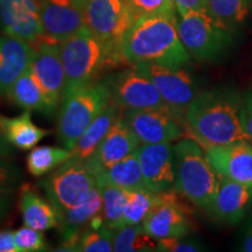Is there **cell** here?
<instances>
[{
    "mask_svg": "<svg viewBox=\"0 0 252 252\" xmlns=\"http://www.w3.org/2000/svg\"><path fill=\"white\" fill-rule=\"evenodd\" d=\"M157 197L158 194L149 190L147 188L128 190L124 217H123V225L141 224L152 210Z\"/></svg>",
    "mask_w": 252,
    "mask_h": 252,
    "instance_id": "cell-31",
    "label": "cell"
},
{
    "mask_svg": "<svg viewBox=\"0 0 252 252\" xmlns=\"http://www.w3.org/2000/svg\"><path fill=\"white\" fill-rule=\"evenodd\" d=\"M251 0H206L207 13L230 30L247 19Z\"/></svg>",
    "mask_w": 252,
    "mask_h": 252,
    "instance_id": "cell-29",
    "label": "cell"
},
{
    "mask_svg": "<svg viewBox=\"0 0 252 252\" xmlns=\"http://www.w3.org/2000/svg\"><path fill=\"white\" fill-rule=\"evenodd\" d=\"M127 1L137 18L145 15L176 13L173 0H127Z\"/></svg>",
    "mask_w": 252,
    "mask_h": 252,
    "instance_id": "cell-34",
    "label": "cell"
},
{
    "mask_svg": "<svg viewBox=\"0 0 252 252\" xmlns=\"http://www.w3.org/2000/svg\"><path fill=\"white\" fill-rule=\"evenodd\" d=\"M201 250V244L193 238H188L187 236L160 239L157 245V251L161 252H197Z\"/></svg>",
    "mask_w": 252,
    "mask_h": 252,
    "instance_id": "cell-36",
    "label": "cell"
},
{
    "mask_svg": "<svg viewBox=\"0 0 252 252\" xmlns=\"http://www.w3.org/2000/svg\"><path fill=\"white\" fill-rule=\"evenodd\" d=\"M83 11L86 26L124 60L123 39L137 19L127 0H88Z\"/></svg>",
    "mask_w": 252,
    "mask_h": 252,
    "instance_id": "cell-8",
    "label": "cell"
},
{
    "mask_svg": "<svg viewBox=\"0 0 252 252\" xmlns=\"http://www.w3.org/2000/svg\"><path fill=\"white\" fill-rule=\"evenodd\" d=\"M176 194L173 189L158 194L152 210L141 223L145 231L157 241L188 236L193 231L189 210Z\"/></svg>",
    "mask_w": 252,
    "mask_h": 252,
    "instance_id": "cell-13",
    "label": "cell"
},
{
    "mask_svg": "<svg viewBox=\"0 0 252 252\" xmlns=\"http://www.w3.org/2000/svg\"><path fill=\"white\" fill-rule=\"evenodd\" d=\"M59 49L65 74L64 94L99 81L105 71L126 64L87 26L59 43Z\"/></svg>",
    "mask_w": 252,
    "mask_h": 252,
    "instance_id": "cell-3",
    "label": "cell"
},
{
    "mask_svg": "<svg viewBox=\"0 0 252 252\" xmlns=\"http://www.w3.org/2000/svg\"><path fill=\"white\" fill-rule=\"evenodd\" d=\"M178 31L190 58L201 62L215 61L232 42V30L207 12L178 15Z\"/></svg>",
    "mask_w": 252,
    "mask_h": 252,
    "instance_id": "cell-6",
    "label": "cell"
},
{
    "mask_svg": "<svg viewBox=\"0 0 252 252\" xmlns=\"http://www.w3.org/2000/svg\"><path fill=\"white\" fill-rule=\"evenodd\" d=\"M123 117L140 144L173 143L187 133V127L168 106L146 110H125Z\"/></svg>",
    "mask_w": 252,
    "mask_h": 252,
    "instance_id": "cell-11",
    "label": "cell"
},
{
    "mask_svg": "<svg viewBox=\"0 0 252 252\" xmlns=\"http://www.w3.org/2000/svg\"><path fill=\"white\" fill-rule=\"evenodd\" d=\"M135 67L153 82L166 105L186 124V111L198 90L196 81L185 65L172 67L158 63H143Z\"/></svg>",
    "mask_w": 252,
    "mask_h": 252,
    "instance_id": "cell-10",
    "label": "cell"
},
{
    "mask_svg": "<svg viewBox=\"0 0 252 252\" xmlns=\"http://www.w3.org/2000/svg\"><path fill=\"white\" fill-rule=\"evenodd\" d=\"M96 185V178L86 161L76 158H70L40 181L47 198L59 213L67 212L83 202Z\"/></svg>",
    "mask_w": 252,
    "mask_h": 252,
    "instance_id": "cell-7",
    "label": "cell"
},
{
    "mask_svg": "<svg viewBox=\"0 0 252 252\" xmlns=\"http://www.w3.org/2000/svg\"><path fill=\"white\" fill-rule=\"evenodd\" d=\"M242 104L220 90L201 91L186 111L187 133L202 147L249 140L242 125Z\"/></svg>",
    "mask_w": 252,
    "mask_h": 252,
    "instance_id": "cell-2",
    "label": "cell"
},
{
    "mask_svg": "<svg viewBox=\"0 0 252 252\" xmlns=\"http://www.w3.org/2000/svg\"><path fill=\"white\" fill-rule=\"evenodd\" d=\"M103 197L98 186H94L83 202L67 212L60 213V232L62 244L59 251H77L78 239L91 220L102 212Z\"/></svg>",
    "mask_w": 252,
    "mask_h": 252,
    "instance_id": "cell-19",
    "label": "cell"
},
{
    "mask_svg": "<svg viewBox=\"0 0 252 252\" xmlns=\"http://www.w3.org/2000/svg\"><path fill=\"white\" fill-rule=\"evenodd\" d=\"M13 153V146L8 143L0 128V158H11Z\"/></svg>",
    "mask_w": 252,
    "mask_h": 252,
    "instance_id": "cell-41",
    "label": "cell"
},
{
    "mask_svg": "<svg viewBox=\"0 0 252 252\" xmlns=\"http://www.w3.org/2000/svg\"><path fill=\"white\" fill-rule=\"evenodd\" d=\"M12 207V194L0 193V222L8 215Z\"/></svg>",
    "mask_w": 252,
    "mask_h": 252,
    "instance_id": "cell-40",
    "label": "cell"
},
{
    "mask_svg": "<svg viewBox=\"0 0 252 252\" xmlns=\"http://www.w3.org/2000/svg\"><path fill=\"white\" fill-rule=\"evenodd\" d=\"M140 145L137 135L121 115L113 123L93 156L86 160V163L91 173L96 175L102 169L135 152Z\"/></svg>",
    "mask_w": 252,
    "mask_h": 252,
    "instance_id": "cell-17",
    "label": "cell"
},
{
    "mask_svg": "<svg viewBox=\"0 0 252 252\" xmlns=\"http://www.w3.org/2000/svg\"><path fill=\"white\" fill-rule=\"evenodd\" d=\"M176 179L173 190L195 206L207 209L217 193L220 175L206 151L193 138H181L174 145Z\"/></svg>",
    "mask_w": 252,
    "mask_h": 252,
    "instance_id": "cell-4",
    "label": "cell"
},
{
    "mask_svg": "<svg viewBox=\"0 0 252 252\" xmlns=\"http://www.w3.org/2000/svg\"><path fill=\"white\" fill-rule=\"evenodd\" d=\"M21 184L23 173L20 168L9 158H0V193L12 194Z\"/></svg>",
    "mask_w": 252,
    "mask_h": 252,
    "instance_id": "cell-35",
    "label": "cell"
},
{
    "mask_svg": "<svg viewBox=\"0 0 252 252\" xmlns=\"http://www.w3.org/2000/svg\"><path fill=\"white\" fill-rule=\"evenodd\" d=\"M43 37L61 43L86 26L84 11L74 0H40Z\"/></svg>",
    "mask_w": 252,
    "mask_h": 252,
    "instance_id": "cell-16",
    "label": "cell"
},
{
    "mask_svg": "<svg viewBox=\"0 0 252 252\" xmlns=\"http://www.w3.org/2000/svg\"><path fill=\"white\" fill-rule=\"evenodd\" d=\"M33 46L15 37L0 34V97L31 65Z\"/></svg>",
    "mask_w": 252,
    "mask_h": 252,
    "instance_id": "cell-21",
    "label": "cell"
},
{
    "mask_svg": "<svg viewBox=\"0 0 252 252\" xmlns=\"http://www.w3.org/2000/svg\"><path fill=\"white\" fill-rule=\"evenodd\" d=\"M71 158V150L64 147L35 146L27 156V169L31 175L40 178L54 171Z\"/></svg>",
    "mask_w": 252,
    "mask_h": 252,
    "instance_id": "cell-27",
    "label": "cell"
},
{
    "mask_svg": "<svg viewBox=\"0 0 252 252\" xmlns=\"http://www.w3.org/2000/svg\"><path fill=\"white\" fill-rule=\"evenodd\" d=\"M122 110L118 108L117 104L110 100L108 105L104 108L99 115L94 119V122L88 126V128L83 132L80 139L71 149V158L83 160L93 156L97 147L99 146L100 141L108 133L116 119L122 115Z\"/></svg>",
    "mask_w": 252,
    "mask_h": 252,
    "instance_id": "cell-24",
    "label": "cell"
},
{
    "mask_svg": "<svg viewBox=\"0 0 252 252\" xmlns=\"http://www.w3.org/2000/svg\"><path fill=\"white\" fill-rule=\"evenodd\" d=\"M75 2H76V4L80 6V7H82L84 9V6H86V4H87V1L88 0H74Z\"/></svg>",
    "mask_w": 252,
    "mask_h": 252,
    "instance_id": "cell-43",
    "label": "cell"
},
{
    "mask_svg": "<svg viewBox=\"0 0 252 252\" xmlns=\"http://www.w3.org/2000/svg\"><path fill=\"white\" fill-rule=\"evenodd\" d=\"M158 241L145 231L143 225H123L113 231V251H157Z\"/></svg>",
    "mask_w": 252,
    "mask_h": 252,
    "instance_id": "cell-28",
    "label": "cell"
},
{
    "mask_svg": "<svg viewBox=\"0 0 252 252\" xmlns=\"http://www.w3.org/2000/svg\"><path fill=\"white\" fill-rule=\"evenodd\" d=\"M6 98L19 108L28 111H39L49 117V109L45 93L31 65L12 84L6 94Z\"/></svg>",
    "mask_w": 252,
    "mask_h": 252,
    "instance_id": "cell-25",
    "label": "cell"
},
{
    "mask_svg": "<svg viewBox=\"0 0 252 252\" xmlns=\"http://www.w3.org/2000/svg\"><path fill=\"white\" fill-rule=\"evenodd\" d=\"M14 239L19 252H42L49 250L42 231L27 225L21 226L14 231Z\"/></svg>",
    "mask_w": 252,
    "mask_h": 252,
    "instance_id": "cell-33",
    "label": "cell"
},
{
    "mask_svg": "<svg viewBox=\"0 0 252 252\" xmlns=\"http://www.w3.org/2000/svg\"><path fill=\"white\" fill-rule=\"evenodd\" d=\"M178 15H185L191 12H207L206 0H173Z\"/></svg>",
    "mask_w": 252,
    "mask_h": 252,
    "instance_id": "cell-37",
    "label": "cell"
},
{
    "mask_svg": "<svg viewBox=\"0 0 252 252\" xmlns=\"http://www.w3.org/2000/svg\"><path fill=\"white\" fill-rule=\"evenodd\" d=\"M110 100L111 94L103 78L64 94L58 112L60 145L71 150Z\"/></svg>",
    "mask_w": 252,
    "mask_h": 252,
    "instance_id": "cell-5",
    "label": "cell"
},
{
    "mask_svg": "<svg viewBox=\"0 0 252 252\" xmlns=\"http://www.w3.org/2000/svg\"><path fill=\"white\" fill-rule=\"evenodd\" d=\"M251 201V187L220 175L219 189L207 210L216 220L234 225L243 219Z\"/></svg>",
    "mask_w": 252,
    "mask_h": 252,
    "instance_id": "cell-20",
    "label": "cell"
},
{
    "mask_svg": "<svg viewBox=\"0 0 252 252\" xmlns=\"http://www.w3.org/2000/svg\"><path fill=\"white\" fill-rule=\"evenodd\" d=\"M31 67L45 93L49 117H54L59 112L65 88V74L59 43L45 37L34 43Z\"/></svg>",
    "mask_w": 252,
    "mask_h": 252,
    "instance_id": "cell-12",
    "label": "cell"
},
{
    "mask_svg": "<svg viewBox=\"0 0 252 252\" xmlns=\"http://www.w3.org/2000/svg\"><path fill=\"white\" fill-rule=\"evenodd\" d=\"M102 191L103 207L100 215L110 229H117L123 225V217L127 200V191L125 189L111 185H97Z\"/></svg>",
    "mask_w": 252,
    "mask_h": 252,
    "instance_id": "cell-30",
    "label": "cell"
},
{
    "mask_svg": "<svg viewBox=\"0 0 252 252\" xmlns=\"http://www.w3.org/2000/svg\"><path fill=\"white\" fill-rule=\"evenodd\" d=\"M137 154L145 187L156 194L173 189L176 179V160L172 143L141 144Z\"/></svg>",
    "mask_w": 252,
    "mask_h": 252,
    "instance_id": "cell-15",
    "label": "cell"
},
{
    "mask_svg": "<svg viewBox=\"0 0 252 252\" xmlns=\"http://www.w3.org/2000/svg\"><path fill=\"white\" fill-rule=\"evenodd\" d=\"M122 50L127 65L158 63L181 67L191 59L179 35L176 13L135 19L123 39Z\"/></svg>",
    "mask_w": 252,
    "mask_h": 252,
    "instance_id": "cell-1",
    "label": "cell"
},
{
    "mask_svg": "<svg viewBox=\"0 0 252 252\" xmlns=\"http://www.w3.org/2000/svg\"><path fill=\"white\" fill-rule=\"evenodd\" d=\"M242 250L245 252H252V224L250 228H249L247 235H245L243 245H242Z\"/></svg>",
    "mask_w": 252,
    "mask_h": 252,
    "instance_id": "cell-42",
    "label": "cell"
},
{
    "mask_svg": "<svg viewBox=\"0 0 252 252\" xmlns=\"http://www.w3.org/2000/svg\"><path fill=\"white\" fill-rule=\"evenodd\" d=\"M94 178L97 185H111L125 190L146 188L137 151L122 159L121 161L102 169L94 175Z\"/></svg>",
    "mask_w": 252,
    "mask_h": 252,
    "instance_id": "cell-26",
    "label": "cell"
},
{
    "mask_svg": "<svg viewBox=\"0 0 252 252\" xmlns=\"http://www.w3.org/2000/svg\"><path fill=\"white\" fill-rule=\"evenodd\" d=\"M248 141L203 149L219 175L252 188V145Z\"/></svg>",
    "mask_w": 252,
    "mask_h": 252,
    "instance_id": "cell-18",
    "label": "cell"
},
{
    "mask_svg": "<svg viewBox=\"0 0 252 252\" xmlns=\"http://www.w3.org/2000/svg\"><path fill=\"white\" fill-rule=\"evenodd\" d=\"M19 210L24 224L30 228L40 231L59 228L60 213L56 207L25 182L19 187Z\"/></svg>",
    "mask_w": 252,
    "mask_h": 252,
    "instance_id": "cell-22",
    "label": "cell"
},
{
    "mask_svg": "<svg viewBox=\"0 0 252 252\" xmlns=\"http://www.w3.org/2000/svg\"><path fill=\"white\" fill-rule=\"evenodd\" d=\"M113 231L106 225H88L78 239L77 251L110 252L113 251Z\"/></svg>",
    "mask_w": 252,
    "mask_h": 252,
    "instance_id": "cell-32",
    "label": "cell"
},
{
    "mask_svg": "<svg viewBox=\"0 0 252 252\" xmlns=\"http://www.w3.org/2000/svg\"><path fill=\"white\" fill-rule=\"evenodd\" d=\"M242 125L248 139L252 141V94L249 97L245 105H242Z\"/></svg>",
    "mask_w": 252,
    "mask_h": 252,
    "instance_id": "cell-38",
    "label": "cell"
},
{
    "mask_svg": "<svg viewBox=\"0 0 252 252\" xmlns=\"http://www.w3.org/2000/svg\"><path fill=\"white\" fill-rule=\"evenodd\" d=\"M0 252H19L14 239V231L0 230Z\"/></svg>",
    "mask_w": 252,
    "mask_h": 252,
    "instance_id": "cell-39",
    "label": "cell"
},
{
    "mask_svg": "<svg viewBox=\"0 0 252 252\" xmlns=\"http://www.w3.org/2000/svg\"><path fill=\"white\" fill-rule=\"evenodd\" d=\"M0 128L8 143L21 151L32 150L50 133L49 130L34 124L28 110L15 117L0 113Z\"/></svg>",
    "mask_w": 252,
    "mask_h": 252,
    "instance_id": "cell-23",
    "label": "cell"
},
{
    "mask_svg": "<svg viewBox=\"0 0 252 252\" xmlns=\"http://www.w3.org/2000/svg\"><path fill=\"white\" fill-rule=\"evenodd\" d=\"M111 100L122 111L167 106L157 87L139 68L130 65L103 78Z\"/></svg>",
    "mask_w": 252,
    "mask_h": 252,
    "instance_id": "cell-9",
    "label": "cell"
},
{
    "mask_svg": "<svg viewBox=\"0 0 252 252\" xmlns=\"http://www.w3.org/2000/svg\"><path fill=\"white\" fill-rule=\"evenodd\" d=\"M0 34L32 46L42 39L40 0H0Z\"/></svg>",
    "mask_w": 252,
    "mask_h": 252,
    "instance_id": "cell-14",
    "label": "cell"
}]
</instances>
